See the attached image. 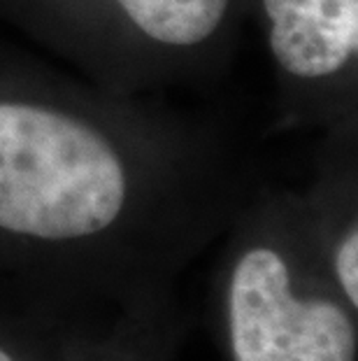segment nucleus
I'll return each mask as SVG.
<instances>
[{
	"label": "nucleus",
	"mask_w": 358,
	"mask_h": 361,
	"mask_svg": "<svg viewBox=\"0 0 358 361\" xmlns=\"http://www.w3.org/2000/svg\"><path fill=\"white\" fill-rule=\"evenodd\" d=\"M0 24L105 89L161 96L231 73L251 0H0Z\"/></svg>",
	"instance_id": "obj_2"
},
{
	"label": "nucleus",
	"mask_w": 358,
	"mask_h": 361,
	"mask_svg": "<svg viewBox=\"0 0 358 361\" xmlns=\"http://www.w3.org/2000/svg\"><path fill=\"white\" fill-rule=\"evenodd\" d=\"M0 361H17V359H14V357L10 355V352H7V350L3 348V345H0Z\"/></svg>",
	"instance_id": "obj_5"
},
{
	"label": "nucleus",
	"mask_w": 358,
	"mask_h": 361,
	"mask_svg": "<svg viewBox=\"0 0 358 361\" xmlns=\"http://www.w3.org/2000/svg\"><path fill=\"white\" fill-rule=\"evenodd\" d=\"M238 128L0 40V278L142 291L256 191Z\"/></svg>",
	"instance_id": "obj_1"
},
{
	"label": "nucleus",
	"mask_w": 358,
	"mask_h": 361,
	"mask_svg": "<svg viewBox=\"0 0 358 361\" xmlns=\"http://www.w3.org/2000/svg\"><path fill=\"white\" fill-rule=\"evenodd\" d=\"M286 130L358 128V0H251Z\"/></svg>",
	"instance_id": "obj_4"
},
{
	"label": "nucleus",
	"mask_w": 358,
	"mask_h": 361,
	"mask_svg": "<svg viewBox=\"0 0 358 361\" xmlns=\"http://www.w3.org/2000/svg\"><path fill=\"white\" fill-rule=\"evenodd\" d=\"M233 221L221 275L233 361H356V310L335 287L298 196L258 184Z\"/></svg>",
	"instance_id": "obj_3"
}]
</instances>
